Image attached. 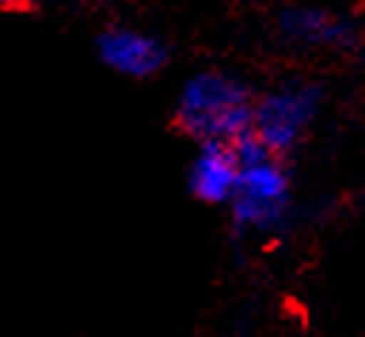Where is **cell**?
I'll use <instances>...</instances> for the list:
<instances>
[{
	"label": "cell",
	"mask_w": 365,
	"mask_h": 337,
	"mask_svg": "<svg viewBox=\"0 0 365 337\" xmlns=\"http://www.w3.org/2000/svg\"><path fill=\"white\" fill-rule=\"evenodd\" d=\"M177 117L185 131L205 137L208 143L237 140L254 123V111L248 109L242 86L222 74L191 77L180 94Z\"/></svg>",
	"instance_id": "cell-1"
},
{
	"label": "cell",
	"mask_w": 365,
	"mask_h": 337,
	"mask_svg": "<svg viewBox=\"0 0 365 337\" xmlns=\"http://www.w3.org/2000/svg\"><path fill=\"white\" fill-rule=\"evenodd\" d=\"M317 103H319V91L314 86H294V89L268 94L259 103V109L254 111L257 137L271 151H282V149L294 146L299 140L302 129L308 126V120L314 117Z\"/></svg>",
	"instance_id": "cell-2"
},
{
	"label": "cell",
	"mask_w": 365,
	"mask_h": 337,
	"mask_svg": "<svg viewBox=\"0 0 365 337\" xmlns=\"http://www.w3.org/2000/svg\"><path fill=\"white\" fill-rule=\"evenodd\" d=\"M285 197V174L268 157L259 163L240 166V186L234 217L245 226H268L279 217Z\"/></svg>",
	"instance_id": "cell-3"
},
{
	"label": "cell",
	"mask_w": 365,
	"mask_h": 337,
	"mask_svg": "<svg viewBox=\"0 0 365 337\" xmlns=\"http://www.w3.org/2000/svg\"><path fill=\"white\" fill-rule=\"evenodd\" d=\"M240 186V160L234 154V149H228L225 143H205V149L200 151L194 168H191V188L200 200L205 203H222L228 197L237 194Z\"/></svg>",
	"instance_id": "cell-4"
},
{
	"label": "cell",
	"mask_w": 365,
	"mask_h": 337,
	"mask_svg": "<svg viewBox=\"0 0 365 337\" xmlns=\"http://www.w3.org/2000/svg\"><path fill=\"white\" fill-rule=\"evenodd\" d=\"M100 57L114 71H123L131 77H145L160 69L165 51L154 37L117 29V31H108L100 37Z\"/></svg>",
	"instance_id": "cell-5"
},
{
	"label": "cell",
	"mask_w": 365,
	"mask_h": 337,
	"mask_svg": "<svg viewBox=\"0 0 365 337\" xmlns=\"http://www.w3.org/2000/svg\"><path fill=\"white\" fill-rule=\"evenodd\" d=\"M282 26L291 37L297 40H308V43H331V46H351L354 40V29L328 14V11H317V9H299V11H288L282 17Z\"/></svg>",
	"instance_id": "cell-6"
},
{
	"label": "cell",
	"mask_w": 365,
	"mask_h": 337,
	"mask_svg": "<svg viewBox=\"0 0 365 337\" xmlns=\"http://www.w3.org/2000/svg\"><path fill=\"white\" fill-rule=\"evenodd\" d=\"M234 154L240 160V166H248V163H259V160H268L271 157V149L257 137V131H245L242 137L234 140Z\"/></svg>",
	"instance_id": "cell-7"
}]
</instances>
